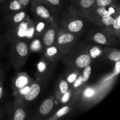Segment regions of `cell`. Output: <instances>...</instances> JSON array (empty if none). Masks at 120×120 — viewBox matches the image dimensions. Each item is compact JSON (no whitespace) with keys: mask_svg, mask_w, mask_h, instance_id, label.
I'll return each mask as SVG.
<instances>
[{"mask_svg":"<svg viewBox=\"0 0 120 120\" xmlns=\"http://www.w3.org/2000/svg\"><path fill=\"white\" fill-rule=\"evenodd\" d=\"M67 70H81L90 65L92 59L86 50L85 43L79 44L68 54L60 56Z\"/></svg>","mask_w":120,"mask_h":120,"instance_id":"6da1fadb","label":"cell"},{"mask_svg":"<svg viewBox=\"0 0 120 120\" xmlns=\"http://www.w3.org/2000/svg\"><path fill=\"white\" fill-rule=\"evenodd\" d=\"M85 17L72 4L67 8L61 17L59 28L79 35L85 26Z\"/></svg>","mask_w":120,"mask_h":120,"instance_id":"7a4b0ae2","label":"cell"},{"mask_svg":"<svg viewBox=\"0 0 120 120\" xmlns=\"http://www.w3.org/2000/svg\"><path fill=\"white\" fill-rule=\"evenodd\" d=\"M111 89L110 85L107 87L103 85H97L84 87L79 90L76 102L79 103L82 107L93 106L99 102Z\"/></svg>","mask_w":120,"mask_h":120,"instance_id":"3957f363","label":"cell"},{"mask_svg":"<svg viewBox=\"0 0 120 120\" xmlns=\"http://www.w3.org/2000/svg\"><path fill=\"white\" fill-rule=\"evenodd\" d=\"M28 41L19 40L11 43L9 62L16 70L22 69L26 62L29 55Z\"/></svg>","mask_w":120,"mask_h":120,"instance_id":"277c9868","label":"cell"},{"mask_svg":"<svg viewBox=\"0 0 120 120\" xmlns=\"http://www.w3.org/2000/svg\"><path fill=\"white\" fill-rule=\"evenodd\" d=\"M6 37L11 43L19 40L28 41L35 38L34 23L29 16L27 15L22 22L7 30Z\"/></svg>","mask_w":120,"mask_h":120,"instance_id":"5b68a950","label":"cell"},{"mask_svg":"<svg viewBox=\"0 0 120 120\" xmlns=\"http://www.w3.org/2000/svg\"><path fill=\"white\" fill-rule=\"evenodd\" d=\"M79 43L78 35L59 28L55 45L59 50L61 56L71 52Z\"/></svg>","mask_w":120,"mask_h":120,"instance_id":"8992f818","label":"cell"},{"mask_svg":"<svg viewBox=\"0 0 120 120\" xmlns=\"http://www.w3.org/2000/svg\"><path fill=\"white\" fill-rule=\"evenodd\" d=\"M30 12L35 18L45 20L49 23L57 21V14L38 0H32L30 4Z\"/></svg>","mask_w":120,"mask_h":120,"instance_id":"52a82bcc","label":"cell"},{"mask_svg":"<svg viewBox=\"0 0 120 120\" xmlns=\"http://www.w3.org/2000/svg\"><path fill=\"white\" fill-rule=\"evenodd\" d=\"M89 38L91 42L99 45L111 46L118 42L119 38L112 35L103 29L90 30L89 33Z\"/></svg>","mask_w":120,"mask_h":120,"instance_id":"ba28073f","label":"cell"},{"mask_svg":"<svg viewBox=\"0 0 120 120\" xmlns=\"http://www.w3.org/2000/svg\"><path fill=\"white\" fill-rule=\"evenodd\" d=\"M43 81L36 80L31 83L28 92L21 98L16 100L15 104L18 106L23 105L26 103L32 101L36 98L40 94L42 89V83Z\"/></svg>","mask_w":120,"mask_h":120,"instance_id":"9c48e42d","label":"cell"},{"mask_svg":"<svg viewBox=\"0 0 120 120\" xmlns=\"http://www.w3.org/2000/svg\"><path fill=\"white\" fill-rule=\"evenodd\" d=\"M55 64L56 63L48 60L43 55L37 64V69L35 73L36 80L44 82L46 79L49 78L52 73Z\"/></svg>","mask_w":120,"mask_h":120,"instance_id":"30bf717a","label":"cell"},{"mask_svg":"<svg viewBox=\"0 0 120 120\" xmlns=\"http://www.w3.org/2000/svg\"><path fill=\"white\" fill-rule=\"evenodd\" d=\"M59 29V27L57 21L52 22L49 25L48 28L41 37L43 49L55 45Z\"/></svg>","mask_w":120,"mask_h":120,"instance_id":"8fae6325","label":"cell"},{"mask_svg":"<svg viewBox=\"0 0 120 120\" xmlns=\"http://www.w3.org/2000/svg\"><path fill=\"white\" fill-rule=\"evenodd\" d=\"M91 66L90 65L87 66L86 67L80 70L78 77L76 80L70 85V87L75 90H79L82 89L84 85L88 82L89 78L90 77L91 74Z\"/></svg>","mask_w":120,"mask_h":120,"instance_id":"7c38bea8","label":"cell"},{"mask_svg":"<svg viewBox=\"0 0 120 120\" xmlns=\"http://www.w3.org/2000/svg\"><path fill=\"white\" fill-rule=\"evenodd\" d=\"M27 16L26 9L21 10L18 12L13 14H8L5 16V23L7 25L8 30L12 29L24 20Z\"/></svg>","mask_w":120,"mask_h":120,"instance_id":"4fadbf2b","label":"cell"},{"mask_svg":"<svg viewBox=\"0 0 120 120\" xmlns=\"http://www.w3.org/2000/svg\"><path fill=\"white\" fill-rule=\"evenodd\" d=\"M95 2L96 0H74L71 2V4L80 12L86 19L88 14L95 7Z\"/></svg>","mask_w":120,"mask_h":120,"instance_id":"5bb4252c","label":"cell"},{"mask_svg":"<svg viewBox=\"0 0 120 120\" xmlns=\"http://www.w3.org/2000/svg\"><path fill=\"white\" fill-rule=\"evenodd\" d=\"M116 16L112 15H101V16H93L89 21L93 22L95 24L100 27L102 29L107 32L108 29L113 23Z\"/></svg>","mask_w":120,"mask_h":120,"instance_id":"9a60e30c","label":"cell"},{"mask_svg":"<svg viewBox=\"0 0 120 120\" xmlns=\"http://www.w3.org/2000/svg\"><path fill=\"white\" fill-rule=\"evenodd\" d=\"M34 80L29 77L27 73L23 71L19 73L13 80L12 86L13 92L30 84Z\"/></svg>","mask_w":120,"mask_h":120,"instance_id":"2e32d148","label":"cell"},{"mask_svg":"<svg viewBox=\"0 0 120 120\" xmlns=\"http://www.w3.org/2000/svg\"><path fill=\"white\" fill-rule=\"evenodd\" d=\"M43 55L48 60L55 63L60 59L61 56L59 50L55 45L45 48Z\"/></svg>","mask_w":120,"mask_h":120,"instance_id":"e0dca14e","label":"cell"},{"mask_svg":"<svg viewBox=\"0 0 120 120\" xmlns=\"http://www.w3.org/2000/svg\"><path fill=\"white\" fill-rule=\"evenodd\" d=\"M32 22L34 23V33H35V37H38L41 38V37L42 36L43 34L46 30L50 23L45 20L35 17H34V20L32 21Z\"/></svg>","mask_w":120,"mask_h":120,"instance_id":"ac0fdd59","label":"cell"},{"mask_svg":"<svg viewBox=\"0 0 120 120\" xmlns=\"http://www.w3.org/2000/svg\"><path fill=\"white\" fill-rule=\"evenodd\" d=\"M101 57L104 59L116 63L120 60V51L118 49L114 48H105L103 49Z\"/></svg>","mask_w":120,"mask_h":120,"instance_id":"d6986e66","label":"cell"},{"mask_svg":"<svg viewBox=\"0 0 120 120\" xmlns=\"http://www.w3.org/2000/svg\"><path fill=\"white\" fill-rule=\"evenodd\" d=\"M86 50L91 59H96L102 56L103 49L99 45L85 44Z\"/></svg>","mask_w":120,"mask_h":120,"instance_id":"ffe728a7","label":"cell"},{"mask_svg":"<svg viewBox=\"0 0 120 120\" xmlns=\"http://www.w3.org/2000/svg\"><path fill=\"white\" fill-rule=\"evenodd\" d=\"M70 84L68 83L65 78L60 79L59 81L56 88V92H55V97L57 101L59 100L61 96L65 93L69 89H70Z\"/></svg>","mask_w":120,"mask_h":120,"instance_id":"44dd1931","label":"cell"},{"mask_svg":"<svg viewBox=\"0 0 120 120\" xmlns=\"http://www.w3.org/2000/svg\"><path fill=\"white\" fill-rule=\"evenodd\" d=\"M55 107V103L52 98H49L45 100L40 105L39 112L41 116H47L49 114Z\"/></svg>","mask_w":120,"mask_h":120,"instance_id":"7402d4cb","label":"cell"},{"mask_svg":"<svg viewBox=\"0 0 120 120\" xmlns=\"http://www.w3.org/2000/svg\"><path fill=\"white\" fill-rule=\"evenodd\" d=\"M5 8L8 14H13L25 9L18 0H8Z\"/></svg>","mask_w":120,"mask_h":120,"instance_id":"603a6c76","label":"cell"},{"mask_svg":"<svg viewBox=\"0 0 120 120\" xmlns=\"http://www.w3.org/2000/svg\"><path fill=\"white\" fill-rule=\"evenodd\" d=\"M38 1L48 6L56 14H58L63 8V0H38Z\"/></svg>","mask_w":120,"mask_h":120,"instance_id":"cb8c5ba5","label":"cell"},{"mask_svg":"<svg viewBox=\"0 0 120 120\" xmlns=\"http://www.w3.org/2000/svg\"><path fill=\"white\" fill-rule=\"evenodd\" d=\"M107 32L112 35L117 36L120 39V12L116 15L113 23L109 28Z\"/></svg>","mask_w":120,"mask_h":120,"instance_id":"d4e9b609","label":"cell"},{"mask_svg":"<svg viewBox=\"0 0 120 120\" xmlns=\"http://www.w3.org/2000/svg\"><path fill=\"white\" fill-rule=\"evenodd\" d=\"M31 42L29 44V50L32 52H41L43 50V45L40 38L35 37L31 40Z\"/></svg>","mask_w":120,"mask_h":120,"instance_id":"484cf974","label":"cell"},{"mask_svg":"<svg viewBox=\"0 0 120 120\" xmlns=\"http://www.w3.org/2000/svg\"><path fill=\"white\" fill-rule=\"evenodd\" d=\"M71 104H69V105H66L62 107L60 109H59L56 113L51 118H49L50 120H57L59 118H61V117H63L64 116L66 115L67 114L69 113L71 110Z\"/></svg>","mask_w":120,"mask_h":120,"instance_id":"4316f807","label":"cell"},{"mask_svg":"<svg viewBox=\"0 0 120 120\" xmlns=\"http://www.w3.org/2000/svg\"><path fill=\"white\" fill-rule=\"evenodd\" d=\"M66 75L64 77L68 83L70 84V86L76 80V79L78 77L80 70H67Z\"/></svg>","mask_w":120,"mask_h":120,"instance_id":"83f0119b","label":"cell"},{"mask_svg":"<svg viewBox=\"0 0 120 120\" xmlns=\"http://www.w3.org/2000/svg\"><path fill=\"white\" fill-rule=\"evenodd\" d=\"M26 117L25 111L22 108L18 107L14 112L13 120H23Z\"/></svg>","mask_w":120,"mask_h":120,"instance_id":"f1b7e54d","label":"cell"},{"mask_svg":"<svg viewBox=\"0 0 120 120\" xmlns=\"http://www.w3.org/2000/svg\"><path fill=\"white\" fill-rule=\"evenodd\" d=\"M117 1H118V0H96L95 7H107L110 5L116 4Z\"/></svg>","mask_w":120,"mask_h":120,"instance_id":"f546056e","label":"cell"},{"mask_svg":"<svg viewBox=\"0 0 120 120\" xmlns=\"http://www.w3.org/2000/svg\"><path fill=\"white\" fill-rule=\"evenodd\" d=\"M18 1H19L21 4L23 6V8L25 9H26L30 5L32 0H18Z\"/></svg>","mask_w":120,"mask_h":120,"instance_id":"4dcf8cb0","label":"cell"},{"mask_svg":"<svg viewBox=\"0 0 120 120\" xmlns=\"http://www.w3.org/2000/svg\"><path fill=\"white\" fill-rule=\"evenodd\" d=\"M4 91V77L0 79V100L2 97Z\"/></svg>","mask_w":120,"mask_h":120,"instance_id":"1f68e13d","label":"cell"},{"mask_svg":"<svg viewBox=\"0 0 120 120\" xmlns=\"http://www.w3.org/2000/svg\"><path fill=\"white\" fill-rule=\"evenodd\" d=\"M4 41L3 39L1 36H0V55H1V52H2L3 50V47H4Z\"/></svg>","mask_w":120,"mask_h":120,"instance_id":"d6a6232c","label":"cell"},{"mask_svg":"<svg viewBox=\"0 0 120 120\" xmlns=\"http://www.w3.org/2000/svg\"><path fill=\"white\" fill-rule=\"evenodd\" d=\"M4 116V111L1 107H0V120L2 119Z\"/></svg>","mask_w":120,"mask_h":120,"instance_id":"836d02e7","label":"cell"},{"mask_svg":"<svg viewBox=\"0 0 120 120\" xmlns=\"http://www.w3.org/2000/svg\"><path fill=\"white\" fill-rule=\"evenodd\" d=\"M3 70L2 69H1V67H0V79L2 78V77H4V75H3Z\"/></svg>","mask_w":120,"mask_h":120,"instance_id":"e575fe53","label":"cell"},{"mask_svg":"<svg viewBox=\"0 0 120 120\" xmlns=\"http://www.w3.org/2000/svg\"><path fill=\"white\" fill-rule=\"evenodd\" d=\"M4 2V0H0V5H1V4L2 3H3Z\"/></svg>","mask_w":120,"mask_h":120,"instance_id":"d590c367","label":"cell"},{"mask_svg":"<svg viewBox=\"0 0 120 120\" xmlns=\"http://www.w3.org/2000/svg\"><path fill=\"white\" fill-rule=\"evenodd\" d=\"M74 1V0H70V2H72V1Z\"/></svg>","mask_w":120,"mask_h":120,"instance_id":"8d00e7d4","label":"cell"},{"mask_svg":"<svg viewBox=\"0 0 120 120\" xmlns=\"http://www.w3.org/2000/svg\"></svg>","mask_w":120,"mask_h":120,"instance_id":"74e56055","label":"cell"}]
</instances>
